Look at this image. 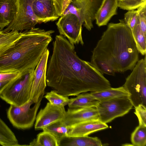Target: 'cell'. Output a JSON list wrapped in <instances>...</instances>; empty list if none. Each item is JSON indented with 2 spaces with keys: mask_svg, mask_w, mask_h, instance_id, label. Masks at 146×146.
Masks as SVG:
<instances>
[{
  "mask_svg": "<svg viewBox=\"0 0 146 146\" xmlns=\"http://www.w3.org/2000/svg\"><path fill=\"white\" fill-rule=\"evenodd\" d=\"M46 85L66 96H77L111 87L110 81L90 62L76 54L74 45L63 35H57L47 65Z\"/></svg>",
  "mask_w": 146,
  "mask_h": 146,
  "instance_id": "6da1fadb",
  "label": "cell"
},
{
  "mask_svg": "<svg viewBox=\"0 0 146 146\" xmlns=\"http://www.w3.org/2000/svg\"><path fill=\"white\" fill-rule=\"evenodd\" d=\"M109 23L92 52L90 63L102 74L132 70L139 60L131 31L123 19Z\"/></svg>",
  "mask_w": 146,
  "mask_h": 146,
  "instance_id": "7a4b0ae2",
  "label": "cell"
},
{
  "mask_svg": "<svg viewBox=\"0 0 146 146\" xmlns=\"http://www.w3.org/2000/svg\"><path fill=\"white\" fill-rule=\"evenodd\" d=\"M54 32L35 27L23 32L14 45L0 56V73L23 74L35 69L52 41Z\"/></svg>",
  "mask_w": 146,
  "mask_h": 146,
  "instance_id": "3957f363",
  "label": "cell"
},
{
  "mask_svg": "<svg viewBox=\"0 0 146 146\" xmlns=\"http://www.w3.org/2000/svg\"><path fill=\"white\" fill-rule=\"evenodd\" d=\"M35 69L13 80L0 94V98L10 105L21 106L30 99Z\"/></svg>",
  "mask_w": 146,
  "mask_h": 146,
  "instance_id": "277c9868",
  "label": "cell"
},
{
  "mask_svg": "<svg viewBox=\"0 0 146 146\" xmlns=\"http://www.w3.org/2000/svg\"><path fill=\"white\" fill-rule=\"evenodd\" d=\"M129 93L135 108L139 104L146 106V57L138 60L123 86Z\"/></svg>",
  "mask_w": 146,
  "mask_h": 146,
  "instance_id": "5b68a950",
  "label": "cell"
},
{
  "mask_svg": "<svg viewBox=\"0 0 146 146\" xmlns=\"http://www.w3.org/2000/svg\"><path fill=\"white\" fill-rule=\"evenodd\" d=\"M44 94L40 96L38 102L32 107L31 106L34 103L31 99L21 106L10 105L7 116L13 126L21 129H29L33 126Z\"/></svg>",
  "mask_w": 146,
  "mask_h": 146,
  "instance_id": "8992f818",
  "label": "cell"
},
{
  "mask_svg": "<svg viewBox=\"0 0 146 146\" xmlns=\"http://www.w3.org/2000/svg\"><path fill=\"white\" fill-rule=\"evenodd\" d=\"M103 0H70L62 15L68 14L75 15L82 25L90 31L93 28V22Z\"/></svg>",
  "mask_w": 146,
  "mask_h": 146,
  "instance_id": "52a82bcc",
  "label": "cell"
},
{
  "mask_svg": "<svg viewBox=\"0 0 146 146\" xmlns=\"http://www.w3.org/2000/svg\"><path fill=\"white\" fill-rule=\"evenodd\" d=\"M133 106L128 97H122L99 101L96 107L99 119L106 123L126 114Z\"/></svg>",
  "mask_w": 146,
  "mask_h": 146,
  "instance_id": "ba28073f",
  "label": "cell"
},
{
  "mask_svg": "<svg viewBox=\"0 0 146 146\" xmlns=\"http://www.w3.org/2000/svg\"><path fill=\"white\" fill-rule=\"evenodd\" d=\"M35 0H17V9L15 18L11 23L3 31H22L35 28L39 22L35 16L33 5Z\"/></svg>",
  "mask_w": 146,
  "mask_h": 146,
  "instance_id": "9c48e42d",
  "label": "cell"
},
{
  "mask_svg": "<svg viewBox=\"0 0 146 146\" xmlns=\"http://www.w3.org/2000/svg\"><path fill=\"white\" fill-rule=\"evenodd\" d=\"M56 25L60 35L67 38L72 44H84L82 36V24L75 15L68 14L62 15Z\"/></svg>",
  "mask_w": 146,
  "mask_h": 146,
  "instance_id": "30bf717a",
  "label": "cell"
},
{
  "mask_svg": "<svg viewBox=\"0 0 146 146\" xmlns=\"http://www.w3.org/2000/svg\"><path fill=\"white\" fill-rule=\"evenodd\" d=\"M49 51L47 48L34 70L30 99L36 103L40 96L44 94L46 86V72Z\"/></svg>",
  "mask_w": 146,
  "mask_h": 146,
  "instance_id": "8fae6325",
  "label": "cell"
},
{
  "mask_svg": "<svg viewBox=\"0 0 146 146\" xmlns=\"http://www.w3.org/2000/svg\"><path fill=\"white\" fill-rule=\"evenodd\" d=\"M66 113L64 107L55 106L48 102L44 108L40 109L36 115L35 129H42L54 122L62 120Z\"/></svg>",
  "mask_w": 146,
  "mask_h": 146,
  "instance_id": "7c38bea8",
  "label": "cell"
},
{
  "mask_svg": "<svg viewBox=\"0 0 146 146\" xmlns=\"http://www.w3.org/2000/svg\"><path fill=\"white\" fill-rule=\"evenodd\" d=\"M99 119L96 107L77 108H69L66 111L62 121L67 126H71L83 122Z\"/></svg>",
  "mask_w": 146,
  "mask_h": 146,
  "instance_id": "4fadbf2b",
  "label": "cell"
},
{
  "mask_svg": "<svg viewBox=\"0 0 146 146\" xmlns=\"http://www.w3.org/2000/svg\"><path fill=\"white\" fill-rule=\"evenodd\" d=\"M33 9L40 23L54 21L60 17L57 13L52 0H35Z\"/></svg>",
  "mask_w": 146,
  "mask_h": 146,
  "instance_id": "5bb4252c",
  "label": "cell"
},
{
  "mask_svg": "<svg viewBox=\"0 0 146 146\" xmlns=\"http://www.w3.org/2000/svg\"><path fill=\"white\" fill-rule=\"evenodd\" d=\"M108 127L106 123L103 122L99 119L87 121L70 126V131L68 136H87L91 133Z\"/></svg>",
  "mask_w": 146,
  "mask_h": 146,
  "instance_id": "9a60e30c",
  "label": "cell"
},
{
  "mask_svg": "<svg viewBox=\"0 0 146 146\" xmlns=\"http://www.w3.org/2000/svg\"><path fill=\"white\" fill-rule=\"evenodd\" d=\"M117 0H103L96 15V23L98 27L106 25L111 18L117 14Z\"/></svg>",
  "mask_w": 146,
  "mask_h": 146,
  "instance_id": "2e32d148",
  "label": "cell"
},
{
  "mask_svg": "<svg viewBox=\"0 0 146 146\" xmlns=\"http://www.w3.org/2000/svg\"><path fill=\"white\" fill-rule=\"evenodd\" d=\"M17 9V0H0V31L14 20Z\"/></svg>",
  "mask_w": 146,
  "mask_h": 146,
  "instance_id": "e0dca14e",
  "label": "cell"
},
{
  "mask_svg": "<svg viewBox=\"0 0 146 146\" xmlns=\"http://www.w3.org/2000/svg\"><path fill=\"white\" fill-rule=\"evenodd\" d=\"M108 145L103 144L98 137L87 136H67L60 141L59 146H103Z\"/></svg>",
  "mask_w": 146,
  "mask_h": 146,
  "instance_id": "ac0fdd59",
  "label": "cell"
},
{
  "mask_svg": "<svg viewBox=\"0 0 146 146\" xmlns=\"http://www.w3.org/2000/svg\"><path fill=\"white\" fill-rule=\"evenodd\" d=\"M91 95L99 101L122 97L129 98L130 95L123 86L117 88H110L90 93Z\"/></svg>",
  "mask_w": 146,
  "mask_h": 146,
  "instance_id": "d6986e66",
  "label": "cell"
},
{
  "mask_svg": "<svg viewBox=\"0 0 146 146\" xmlns=\"http://www.w3.org/2000/svg\"><path fill=\"white\" fill-rule=\"evenodd\" d=\"M99 102L90 93L80 94L76 97L70 99L68 105L70 108L96 107Z\"/></svg>",
  "mask_w": 146,
  "mask_h": 146,
  "instance_id": "ffe728a7",
  "label": "cell"
},
{
  "mask_svg": "<svg viewBox=\"0 0 146 146\" xmlns=\"http://www.w3.org/2000/svg\"><path fill=\"white\" fill-rule=\"evenodd\" d=\"M22 34V32L16 31L8 32L0 31V56L13 47Z\"/></svg>",
  "mask_w": 146,
  "mask_h": 146,
  "instance_id": "44dd1931",
  "label": "cell"
},
{
  "mask_svg": "<svg viewBox=\"0 0 146 146\" xmlns=\"http://www.w3.org/2000/svg\"><path fill=\"white\" fill-rule=\"evenodd\" d=\"M0 145L3 146L20 145L13 132L1 119L0 120Z\"/></svg>",
  "mask_w": 146,
  "mask_h": 146,
  "instance_id": "7402d4cb",
  "label": "cell"
},
{
  "mask_svg": "<svg viewBox=\"0 0 146 146\" xmlns=\"http://www.w3.org/2000/svg\"><path fill=\"white\" fill-rule=\"evenodd\" d=\"M42 130L51 134L56 139L59 145L61 140L68 136L70 131V126L66 125L61 120L50 124Z\"/></svg>",
  "mask_w": 146,
  "mask_h": 146,
  "instance_id": "603a6c76",
  "label": "cell"
},
{
  "mask_svg": "<svg viewBox=\"0 0 146 146\" xmlns=\"http://www.w3.org/2000/svg\"><path fill=\"white\" fill-rule=\"evenodd\" d=\"M31 146H59L54 137L49 132L43 131L30 143Z\"/></svg>",
  "mask_w": 146,
  "mask_h": 146,
  "instance_id": "cb8c5ba5",
  "label": "cell"
},
{
  "mask_svg": "<svg viewBox=\"0 0 146 146\" xmlns=\"http://www.w3.org/2000/svg\"><path fill=\"white\" fill-rule=\"evenodd\" d=\"M132 33L136 48L139 53L143 55H146V35L141 31L139 22L135 27Z\"/></svg>",
  "mask_w": 146,
  "mask_h": 146,
  "instance_id": "d4e9b609",
  "label": "cell"
},
{
  "mask_svg": "<svg viewBox=\"0 0 146 146\" xmlns=\"http://www.w3.org/2000/svg\"><path fill=\"white\" fill-rule=\"evenodd\" d=\"M131 139L133 146H145L146 145V126L139 125L131 133Z\"/></svg>",
  "mask_w": 146,
  "mask_h": 146,
  "instance_id": "484cf974",
  "label": "cell"
},
{
  "mask_svg": "<svg viewBox=\"0 0 146 146\" xmlns=\"http://www.w3.org/2000/svg\"><path fill=\"white\" fill-rule=\"evenodd\" d=\"M44 97L52 104L59 107L68 105L70 100L68 97L60 94L54 90L47 92Z\"/></svg>",
  "mask_w": 146,
  "mask_h": 146,
  "instance_id": "4316f807",
  "label": "cell"
},
{
  "mask_svg": "<svg viewBox=\"0 0 146 146\" xmlns=\"http://www.w3.org/2000/svg\"><path fill=\"white\" fill-rule=\"evenodd\" d=\"M118 7L127 11L137 9L146 4V0H117Z\"/></svg>",
  "mask_w": 146,
  "mask_h": 146,
  "instance_id": "83f0119b",
  "label": "cell"
},
{
  "mask_svg": "<svg viewBox=\"0 0 146 146\" xmlns=\"http://www.w3.org/2000/svg\"><path fill=\"white\" fill-rule=\"evenodd\" d=\"M123 20L132 31L139 22L137 11H128L124 14Z\"/></svg>",
  "mask_w": 146,
  "mask_h": 146,
  "instance_id": "f1b7e54d",
  "label": "cell"
},
{
  "mask_svg": "<svg viewBox=\"0 0 146 146\" xmlns=\"http://www.w3.org/2000/svg\"><path fill=\"white\" fill-rule=\"evenodd\" d=\"M137 10L141 29L146 35V4L138 8Z\"/></svg>",
  "mask_w": 146,
  "mask_h": 146,
  "instance_id": "f546056e",
  "label": "cell"
},
{
  "mask_svg": "<svg viewBox=\"0 0 146 146\" xmlns=\"http://www.w3.org/2000/svg\"><path fill=\"white\" fill-rule=\"evenodd\" d=\"M135 108L134 113L137 117L139 125L146 126V106L139 104Z\"/></svg>",
  "mask_w": 146,
  "mask_h": 146,
  "instance_id": "4dcf8cb0",
  "label": "cell"
},
{
  "mask_svg": "<svg viewBox=\"0 0 146 146\" xmlns=\"http://www.w3.org/2000/svg\"><path fill=\"white\" fill-rule=\"evenodd\" d=\"M57 13L61 16L70 4V0H52Z\"/></svg>",
  "mask_w": 146,
  "mask_h": 146,
  "instance_id": "1f68e13d",
  "label": "cell"
},
{
  "mask_svg": "<svg viewBox=\"0 0 146 146\" xmlns=\"http://www.w3.org/2000/svg\"><path fill=\"white\" fill-rule=\"evenodd\" d=\"M21 74L20 73L13 72L0 73V82L12 80Z\"/></svg>",
  "mask_w": 146,
  "mask_h": 146,
  "instance_id": "d6a6232c",
  "label": "cell"
},
{
  "mask_svg": "<svg viewBox=\"0 0 146 146\" xmlns=\"http://www.w3.org/2000/svg\"><path fill=\"white\" fill-rule=\"evenodd\" d=\"M14 79L10 81L0 82V94L5 87Z\"/></svg>",
  "mask_w": 146,
  "mask_h": 146,
  "instance_id": "836d02e7",
  "label": "cell"
},
{
  "mask_svg": "<svg viewBox=\"0 0 146 146\" xmlns=\"http://www.w3.org/2000/svg\"><path fill=\"white\" fill-rule=\"evenodd\" d=\"M1 119L0 118V120Z\"/></svg>",
  "mask_w": 146,
  "mask_h": 146,
  "instance_id": "e575fe53",
  "label": "cell"
}]
</instances>
